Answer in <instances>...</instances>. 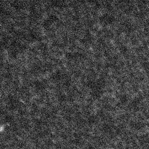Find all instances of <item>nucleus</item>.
I'll list each match as a JSON object with an SVG mask.
<instances>
[{
    "instance_id": "obj_1",
    "label": "nucleus",
    "mask_w": 149,
    "mask_h": 149,
    "mask_svg": "<svg viewBox=\"0 0 149 149\" xmlns=\"http://www.w3.org/2000/svg\"><path fill=\"white\" fill-rule=\"evenodd\" d=\"M91 96L94 99H99L101 97L103 92V84L102 81L91 82L90 84Z\"/></svg>"
},
{
    "instance_id": "obj_2",
    "label": "nucleus",
    "mask_w": 149,
    "mask_h": 149,
    "mask_svg": "<svg viewBox=\"0 0 149 149\" xmlns=\"http://www.w3.org/2000/svg\"><path fill=\"white\" fill-rule=\"evenodd\" d=\"M100 21L102 23L105 24H112L114 22L115 17L114 16L111 15L105 14L101 16L100 18Z\"/></svg>"
},
{
    "instance_id": "obj_3",
    "label": "nucleus",
    "mask_w": 149,
    "mask_h": 149,
    "mask_svg": "<svg viewBox=\"0 0 149 149\" xmlns=\"http://www.w3.org/2000/svg\"><path fill=\"white\" fill-rule=\"evenodd\" d=\"M87 122L90 125H94L98 122V120L94 116H91L88 119Z\"/></svg>"
},
{
    "instance_id": "obj_4",
    "label": "nucleus",
    "mask_w": 149,
    "mask_h": 149,
    "mask_svg": "<svg viewBox=\"0 0 149 149\" xmlns=\"http://www.w3.org/2000/svg\"><path fill=\"white\" fill-rule=\"evenodd\" d=\"M127 97L125 95L121 96L119 97V102L122 105H125L127 102Z\"/></svg>"
}]
</instances>
